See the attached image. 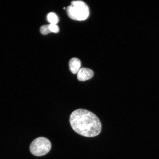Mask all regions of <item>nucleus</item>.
I'll use <instances>...</instances> for the list:
<instances>
[{"label":"nucleus","mask_w":159,"mask_h":159,"mask_svg":"<svg viewBox=\"0 0 159 159\" xmlns=\"http://www.w3.org/2000/svg\"><path fill=\"white\" fill-rule=\"evenodd\" d=\"M48 20L52 24H56L59 21L58 17L54 13L51 12L47 16Z\"/></svg>","instance_id":"obj_6"},{"label":"nucleus","mask_w":159,"mask_h":159,"mask_svg":"<svg viewBox=\"0 0 159 159\" xmlns=\"http://www.w3.org/2000/svg\"><path fill=\"white\" fill-rule=\"evenodd\" d=\"M70 122L73 130L81 136L93 137L101 132L100 120L94 113L86 109H79L73 111Z\"/></svg>","instance_id":"obj_1"},{"label":"nucleus","mask_w":159,"mask_h":159,"mask_svg":"<svg viewBox=\"0 0 159 159\" xmlns=\"http://www.w3.org/2000/svg\"><path fill=\"white\" fill-rule=\"evenodd\" d=\"M81 61L77 58H73L70 60L69 62V69L73 74L78 73L81 67Z\"/></svg>","instance_id":"obj_5"},{"label":"nucleus","mask_w":159,"mask_h":159,"mask_svg":"<svg viewBox=\"0 0 159 159\" xmlns=\"http://www.w3.org/2000/svg\"><path fill=\"white\" fill-rule=\"evenodd\" d=\"M94 73L91 69L87 68H82L77 73V79L80 81H85L92 78Z\"/></svg>","instance_id":"obj_4"},{"label":"nucleus","mask_w":159,"mask_h":159,"mask_svg":"<svg viewBox=\"0 0 159 159\" xmlns=\"http://www.w3.org/2000/svg\"><path fill=\"white\" fill-rule=\"evenodd\" d=\"M67 13L71 19L83 21L88 18L89 12L86 3L82 1H77L71 2V5L67 8Z\"/></svg>","instance_id":"obj_2"},{"label":"nucleus","mask_w":159,"mask_h":159,"mask_svg":"<svg viewBox=\"0 0 159 159\" xmlns=\"http://www.w3.org/2000/svg\"><path fill=\"white\" fill-rule=\"evenodd\" d=\"M49 28L51 33H57L59 31V28L57 25L50 24L49 25Z\"/></svg>","instance_id":"obj_8"},{"label":"nucleus","mask_w":159,"mask_h":159,"mask_svg":"<svg viewBox=\"0 0 159 159\" xmlns=\"http://www.w3.org/2000/svg\"><path fill=\"white\" fill-rule=\"evenodd\" d=\"M51 147V143L48 139L44 137H39L31 143L30 150L35 156H42L49 152Z\"/></svg>","instance_id":"obj_3"},{"label":"nucleus","mask_w":159,"mask_h":159,"mask_svg":"<svg viewBox=\"0 0 159 159\" xmlns=\"http://www.w3.org/2000/svg\"><path fill=\"white\" fill-rule=\"evenodd\" d=\"M40 31L43 35H47L51 33L49 28V25H44L41 26L40 28Z\"/></svg>","instance_id":"obj_7"}]
</instances>
